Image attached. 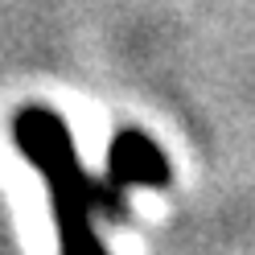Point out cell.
<instances>
[{
  "mask_svg": "<svg viewBox=\"0 0 255 255\" xmlns=\"http://www.w3.org/2000/svg\"><path fill=\"white\" fill-rule=\"evenodd\" d=\"M169 169H165V156L156 152L152 144L140 132H120L116 144H111V189L124 194V185L132 181H165Z\"/></svg>",
  "mask_w": 255,
  "mask_h": 255,
  "instance_id": "7a4b0ae2",
  "label": "cell"
},
{
  "mask_svg": "<svg viewBox=\"0 0 255 255\" xmlns=\"http://www.w3.org/2000/svg\"><path fill=\"white\" fill-rule=\"evenodd\" d=\"M12 144L50 185V210L58 227L62 255H107L95 239V210L120 214V194L111 185H95L78 165L66 120L50 107H21L12 116Z\"/></svg>",
  "mask_w": 255,
  "mask_h": 255,
  "instance_id": "6da1fadb",
  "label": "cell"
}]
</instances>
